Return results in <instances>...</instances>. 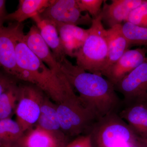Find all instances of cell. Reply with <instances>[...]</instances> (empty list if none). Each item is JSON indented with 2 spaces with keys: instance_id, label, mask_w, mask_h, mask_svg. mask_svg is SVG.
Instances as JSON below:
<instances>
[{
  "instance_id": "cell-1",
  "label": "cell",
  "mask_w": 147,
  "mask_h": 147,
  "mask_svg": "<svg viewBox=\"0 0 147 147\" xmlns=\"http://www.w3.org/2000/svg\"><path fill=\"white\" fill-rule=\"evenodd\" d=\"M59 64L63 73L79 93L81 102L96 120L109 114L118 113L123 102L115 86L109 80L74 65L66 57Z\"/></svg>"
},
{
  "instance_id": "cell-2",
  "label": "cell",
  "mask_w": 147,
  "mask_h": 147,
  "mask_svg": "<svg viewBox=\"0 0 147 147\" xmlns=\"http://www.w3.org/2000/svg\"><path fill=\"white\" fill-rule=\"evenodd\" d=\"M24 37L16 45V61L19 69L17 79L38 87L58 104L75 94L65 76L58 75L37 57L27 46Z\"/></svg>"
},
{
  "instance_id": "cell-3",
  "label": "cell",
  "mask_w": 147,
  "mask_h": 147,
  "mask_svg": "<svg viewBox=\"0 0 147 147\" xmlns=\"http://www.w3.org/2000/svg\"><path fill=\"white\" fill-rule=\"evenodd\" d=\"M86 39L76 56V65L85 71L102 76L108 53L107 32L101 13L93 19Z\"/></svg>"
},
{
  "instance_id": "cell-4",
  "label": "cell",
  "mask_w": 147,
  "mask_h": 147,
  "mask_svg": "<svg viewBox=\"0 0 147 147\" xmlns=\"http://www.w3.org/2000/svg\"><path fill=\"white\" fill-rule=\"evenodd\" d=\"M94 123L90 135L96 147H118L141 139L118 113L109 114Z\"/></svg>"
},
{
  "instance_id": "cell-5",
  "label": "cell",
  "mask_w": 147,
  "mask_h": 147,
  "mask_svg": "<svg viewBox=\"0 0 147 147\" xmlns=\"http://www.w3.org/2000/svg\"><path fill=\"white\" fill-rule=\"evenodd\" d=\"M57 112L61 129L70 136L82 134L96 121L94 117L84 107L76 94L58 104Z\"/></svg>"
},
{
  "instance_id": "cell-6",
  "label": "cell",
  "mask_w": 147,
  "mask_h": 147,
  "mask_svg": "<svg viewBox=\"0 0 147 147\" xmlns=\"http://www.w3.org/2000/svg\"><path fill=\"white\" fill-rule=\"evenodd\" d=\"M44 94L33 84L19 86L18 101L16 108V121L23 131L37 122L41 105L45 97Z\"/></svg>"
},
{
  "instance_id": "cell-7",
  "label": "cell",
  "mask_w": 147,
  "mask_h": 147,
  "mask_svg": "<svg viewBox=\"0 0 147 147\" xmlns=\"http://www.w3.org/2000/svg\"><path fill=\"white\" fill-rule=\"evenodd\" d=\"M114 86L123 96L125 107L136 105L147 107V57L141 65Z\"/></svg>"
},
{
  "instance_id": "cell-8",
  "label": "cell",
  "mask_w": 147,
  "mask_h": 147,
  "mask_svg": "<svg viewBox=\"0 0 147 147\" xmlns=\"http://www.w3.org/2000/svg\"><path fill=\"white\" fill-rule=\"evenodd\" d=\"M22 23L11 22L0 27V63L7 74L17 79L19 68L16 49L18 42L25 36Z\"/></svg>"
},
{
  "instance_id": "cell-9",
  "label": "cell",
  "mask_w": 147,
  "mask_h": 147,
  "mask_svg": "<svg viewBox=\"0 0 147 147\" xmlns=\"http://www.w3.org/2000/svg\"><path fill=\"white\" fill-rule=\"evenodd\" d=\"M39 14L55 25H91L93 21L89 13L82 14L77 0H52L51 4Z\"/></svg>"
},
{
  "instance_id": "cell-10",
  "label": "cell",
  "mask_w": 147,
  "mask_h": 147,
  "mask_svg": "<svg viewBox=\"0 0 147 147\" xmlns=\"http://www.w3.org/2000/svg\"><path fill=\"white\" fill-rule=\"evenodd\" d=\"M147 52L145 48L127 50L110 67L105 76L115 86L144 61Z\"/></svg>"
},
{
  "instance_id": "cell-11",
  "label": "cell",
  "mask_w": 147,
  "mask_h": 147,
  "mask_svg": "<svg viewBox=\"0 0 147 147\" xmlns=\"http://www.w3.org/2000/svg\"><path fill=\"white\" fill-rule=\"evenodd\" d=\"M24 39L29 49L51 70L60 76H65L60 65L42 38L36 25H33L30 28Z\"/></svg>"
},
{
  "instance_id": "cell-12",
  "label": "cell",
  "mask_w": 147,
  "mask_h": 147,
  "mask_svg": "<svg viewBox=\"0 0 147 147\" xmlns=\"http://www.w3.org/2000/svg\"><path fill=\"white\" fill-rule=\"evenodd\" d=\"M144 0H112L110 4L104 1L101 14L102 22L109 28L125 22L130 12Z\"/></svg>"
},
{
  "instance_id": "cell-13",
  "label": "cell",
  "mask_w": 147,
  "mask_h": 147,
  "mask_svg": "<svg viewBox=\"0 0 147 147\" xmlns=\"http://www.w3.org/2000/svg\"><path fill=\"white\" fill-rule=\"evenodd\" d=\"M55 25L65 54L71 57L76 58L88 36L89 29L86 30L78 26L69 24Z\"/></svg>"
},
{
  "instance_id": "cell-14",
  "label": "cell",
  "mask_w": 147,
  "mask_h": 147,
  "mask_svg": "<svg viewBox=\"0 0 147 147\" xmlns=\"http://www.w3.org/2000/svg\"><path fill=\"white\" fill-rule=\"evenodd\" d=\"M121 27L122 24H121L107 30L108 57L102 76H105L110 67L131 47L123 33Z\"/></svg>"
},
{
  "instance_id": "cell-15",
  "label": "cell",
  "mask_w": 147,
  "mask_h": 147,
  "mask_svg": "<svg viewBox=\"0 0 147 147\" xmlns=\"http://www.w3.org/2000/svg\"><path fill=\"white\" fill-rule=\"evenodd\" d=\"M39 29L40 34L44 41L52 50V53L56 60L61 62L66 57L64 52L57 29L53 22L43 19L39 14L32 18Z\"/></svg>"
},
{
  "instance_id": "cell-16",
  "label": "cell",
  "mask_w": 147,
  "mask_h": 147,
  "mask_svg": "<svg viewBox=\"0 0 147 147\" xmlns=\"http://www.w3.org/2000/svg\"><path fill=\"white\" fill-rule=\"evenodd\" d=\"M118 114L138 137L147 140V106L143 105L128 106Z\"/></svg>"
},
{
  "instance_id": "cell-17",
  "label": "cell",
  "mask_w": 147,
  "mask_h": 147,
  "mask_svg": "<svg viewBox=\"0 0 147 147\" xmlns=\"http://www.w3.org/2000/svg\"><path fill=\"white\" fill-rule=\"evenodd\" d=\"M52 0H20L17 10L8 13L4 18L5 21L19 23L39 14L51 4Z\"/></svg>"
},
{
  "instance_id": "cell-18",
  "label": "cell",
  "mask_w": 147,
  "mask_h": 147,
  "mask_svg": "<svg viewBox=\"0 0 147 147\" xmlns=\"http://www.w3.org/2000/svg\"><path fill=\"white\" fill-rule=\"evenodd\" d=\"M57 105L54 104L45 96L40 109L38 126L49 131L59 137H61L57 133L61 129L57 112Z\"/></svg>"
},
{
  "instance_id": "cell-19",
  "label": "cell",
  "mask_w": 147,
  "mask_h": 147,
  "mask_svg": "<svg viewBox=\"0 0 147 147\" xmlns=\"http://www.w3.org/2000/svg\"><path fill=\"white\" fill-rule=\"evenodd\" d=\"M21 142L23 147H56L63 143L62 137L38 126L23 138Z\"/></svg>"
},
{
  "instance_id": "cell-20",
  "label": "cell",
  "mask_w": 147,
  "mask_h": 147,
  "mask_svg": "<svg viewBox=\"0 0 147 147\" xmlns=\"http://www.w3.org/2000/svg\"><path fill=\"white\" fill-rule=\"evenodd\" d=\"M24 131L17 122L7 118L0 119V140L4 147H10L21 139Z\"/></svg>"
},
{
  "instance_id": "cell-21",
  "label": "cell",
  "mask_w": 147,
  "mask_h": 147,
  "mask_svg": "<svg viewBox=\"0 0 147 147\" xmlns=\"http://www.w3.org/2000/svg\"><path fill=\"white\" fill-rule=\"evenodd\" d=\"M121 29L130 47L147 46V28L139 26L125 22L122 24Z\"/></svg>"
},
{
  "instance_id": "cell-22",
  "label": "cell",
  "mask_w": 147,
  "mask_h": 147,
  "mask_svg": "<svg viewBox=\"0 0 147 147\" xmlns=\"http://www.w3.org/2000/svg\"><path fill=\"white\" fill-rule=\"evenodd\" d=\"M19 94V86L14 84L0 94V119L9 118L16 107Z\"/></svg>"
},
{
  "instance_id": "cell-23",
  "label": "cell",
  "mask_w": 147,
  "mask_h": 147,
  "mask_svg": "<svg viewBox=\"0 0 147 147\" xmlns=\"http://www.w3.org/2000/svg\"><path fill=\"white\" fill-rule=\"evenodd\" d=\"M125 22L147 28V0H144L140 5L130 12Z\"/></svg>"
},
{
  "instance_id": "cell-24",
  "label": "cell",
  "mask_w": 147,
  "mask_h": 147,
  "mask_svg": "<svg viewBox=\"0 0 147 147\" xmlns=\"http://www.w3.org/2000/svg\"><path fill=\"white\" fill-rule=\"evenodd\" d=\"M104 2L103 0H77L81 11H87L92 19L100 15L102 11L101 6Z\"/></svg>"
},
{
  "instance_id": "cell-25",
  "label": "cell",
  "mask_w": 147,
  "mask_h": 147,
  "mask_svg": "<svg viewBox=\"0 0 147 147\" xmlns=\"http://www.w3.org/2000/svg\"><path fill=\"white\" fill-rule=\"evenodd\" d=\"M16 84L10 77L1 74L0 77V94L3 93L11 86Z\"/></svg>"
},
{
  "instance_id": "cell-26",
  "label": "cell",
  "mask_w": 147,
  "mask_h": 147,
  "mask_svg": "<svg viewBox=\"0 0 147 147\" xmlns=\"http://www.w3.org/2000/svg\"><path fill=\"white\" fill-rule=\"evenodd\" d=\"M7 14L6 10V1L0 0V27L3 26L4 18Z\"/></svg>"
},
{
  "instance_id": "cell-27",
  "label": "cell",
  "mask_w": 147,
  "mask_h": 147,
  "mask_svg": "<svg viewBox=\"0 0 147 147\" xmlns=\"http://www.w3.org/2000/svg\"><path fill=\"white\" fill-rule=\"evenodd\" d=\"M84 139V136L76 138L65 146V147H82Z\"/></svg>"
},
{
  "instance_id": "cell-28",
  "label": "cell",
  "mask_w": 147,
  "mask_h": 147,
  "mask_svg": "<svg viewBox=\"0 0 147 147\" xmlns=\"http://www.w3.org/2000/svg\"><path fill=\"white\" fill-rule=\"evenodd\" d=\"M82 147H92V142L90 134L84 136V142Z\"/></svg>"
},
{
  "instance_id": "cell-29",
  "label": "cell",
  "mask_w": 147,
  "mask_h": 147,
  "mask_svg": "<svg viewBox=\"0 0 147 147\" xmlns=\"http://www.w3.org/2000/svg\"><path fill=\"white\" fill-rule=\"evenodd\" d=\"M65 144H64L63 143H62V144H60L58 145V146H56V147H65Z\"/></svg>"
},
{
  "instance_id": "cell-30",
  "label": "cell",
  "mask_w": 147,
  "mask_h": 147,
  "mask_svg": "<svg viewBox=\"0 0 147 147\" xmlns=\"http://www.w3.org/2000/svg\"><path fill=\"white\" fill-rule=\"evenodd\" d=\"M144 147H147V143H146V145H145Z\"/></svg>"
}]
</instances>
